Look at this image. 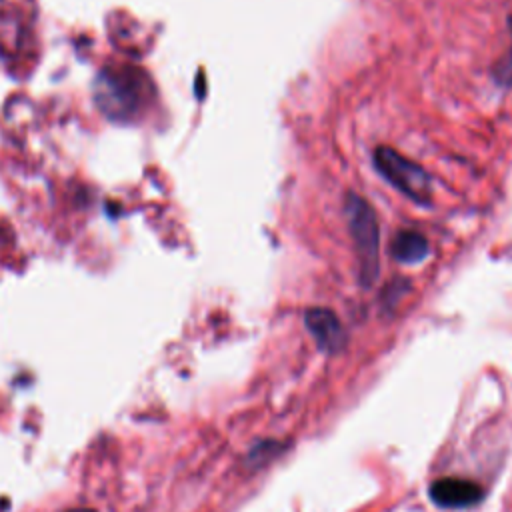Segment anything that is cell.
<instances>
[{
  "mask_svg": "<svg viewBox=\"0 0 512 512\" xmlns=\"http://www.w3.org/2000/svg\"><path fill=\"white\" fill-rule=\"evenodd\" d=\"M350 238L358 262V278L362 286H372L380 272V230L378 216L366 198L348 194L344 202Z\"/></svg>",
  "mask_w": 512,
  "mask_h": 512,
  "instance_id": "obj_1",
  "label": "cell"
},
{
  "mask_svg": "<svg viewBox=\"0 0 512 512\" xmlns=\"http://www.w3.org/2000/svg\"><path fill=\"white\" fill-rule=\"evenodd\" d=\"M374 168L378 174L392 184L398 192L408 196L418 204H428L432 198V184L428 172L412 162L410 158L402 156L398 150L390 146H378L372 154Z\"/></svg>",
  "mask_w": 512,
  "mask_h": 512,
  "instance_id": "obj_2",
  "label": "cell"
},
{
  "mask_svg": "<svg viewBox=\"0 0 512 512\" xmlns=\"http://www.w3.org/2000/svg\"><path fill=\"white\" fill-rule=\"evenodd\" d=\"M430 500L446 510H466L484 500V488L468 478H438L428 488Z\"/></svg>",
  "mask_w": 512,
  "mask_h": 512,
  "instance_id": "obj_3",
  "label": "cell"
},
{
  "mask_svg": "<svg viewBox=\"0 0 512 512\" xmlns=\"http://www.w3.org/2000/svg\"><path fill=\"white\" fill-rule=\"evenodd\" d=\"M304 326L322 352L338 354L346 346L344 326L330 308H322V306L308 308L304 312Z\"/></svg>",
  "mask_w": 512,
  "mask_h": 512,
  "instance_id": "obj_4",
  "label": "cell"
},
{
  "mask_svg": "<svg viewBox=\"0 0 512 512\" xmlns=\"http://www.w3.org/2000/svg\"><path fill=\"white\" fill-rule=\"evenodd\" d=\"M390 254L402 264H416L428 256V240L418 230H398L390 240Z\"/></svg>",
  "mask_w": 512,
  "mask_h": 512,
  "instance_id": "obj_5",
  "label": "cell"
},
{
  "mask_svg": "<svg viewBox=\"0 0 512 512\" xmlns=\"http://www.w3.org/2000/svg\"><path fill=\"white\" fill-rule=\"evenodd\" d=\"M508 28H510V38H512V14H510V18H508ZM492 78H494L500 86H510V84H512V40H510L508 52L494 64V68H492Z\"/></svg>",
  "mask_w": 512,
  "mask_h": 512,
  "instance_id": "obj_6",
  "label": "cell"
},
{
  "mask_svg": "<svg viewBox=\"0 0 512 512\" xmlns=\"http://www.w3.org/2000/svg\"><path fill=\"white\" fill-rule=\"evenodd\" d=\"M280 448H282V446H280V442H274V440L260 442V444L252 446V450H250V462H252L254 466H262L268 458L276 456Z\"/></svg>",
  "mask_w": 512,
  "mask_h": 512,
  "instance_id": "obj_7",
  "label": "cell"
},
{
  "mask_svg": "<svg viewBox=\"0 0 512 512\" xmlns=\"http://www.w3.org/2000/svg\"><path fill=\"white\" fill-rule=\"evenodd\" d=\"M70 512H94V510H86V508H80V510H70Z\"/></svg>",
  "mask_w": 512,
  "mask_h": 512,
  "instance_id": "obj_8",
  "label": "cell"
}]
</instances>
